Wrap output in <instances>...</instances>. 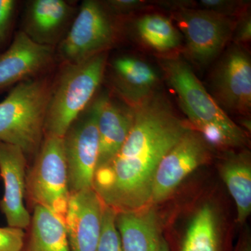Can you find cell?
Segmentation results:
<instances>
[{"mask_svg":"<svg viewBox=\"0 0 251 251\" xmlns=\"http://www.w3.org/2000/svg\"><path fill=\"white\" fill-rule=\"evenodd\" d=\"M0 179H1V178H0Z\"/></svg>","mask_w":251,"mask_h":251,"instance_id":"cell-30","label":"cell"},{"mask_svg":"<svg viewBox=\"0 0 251 251\" xmlns=\"http://www.w3.org/2000/svg\"><path fill=\"white\" fill-rule=\"evenodd\" d=\"M211 89L219 105L242 115H250L251 62L247 51L234 44L213 72Z\"/></svg>","mask_w":251,"mask_h":251,"instance_id":"cell-10","label":"cell"},{"mask_svg":"<svg viewBox=\"0 0 251 251\" xmlns=\"http://www.w3.org/2000/svg\"><path fill=\"white\" fill-rule=\"evenodd\" d=\"M107 66L108 52L77 64H61L51 85L44 126L45 137H64L74 120L97 97Z\"/></svg>","mask_w":251,"mask_h":251,"instance_id":"cell-3","label":"cell"},{"mask_svg":"<svg viewBox=\"0 0 251 251\" xmlns=\"http://www.w3.org/2000/svg\"><path fill=\"white\" fill-rule=\"evenodd\" d=\"M29 163L21 149L0 142V178L4 192L0 211L9 227L29 228L31 216L24 204Z\"/></svg>","mask_w":251,"mask_h":251,"instance_id":"cell-12","label":"cell"},{"mask_svg":"<svg viewBox=\"0 0 251 251\" xmlns=\"http://www.w3.org/2000/svg\"><path fill=\"white\" fill-rule=\"evenodd\" d=\"M116 214L113 209L104 205L101 232L96 251H122L120 234L115 223Z\"/></svg>","mask_w":251,"mask_h":251,"instance_id":"cell-22","label":"cell"},{"mask_svg":"<svg viewBox=\"0 0 251 251\" xmlns=\"http://www.w3.org/2000/svg\"><path fill=\"white\" fill-rule=\"evenodd\" d=\"M122 251H156L162 237L159 218L153 205L117 212Z\"/></svg>","mask_w":251,"mask_h":251,"instance_id":"cell-17","label":"cell"},{"mask_svg":"<svg viewBox=\"0 0 251 251\" xmlns=\"http://www.w3.org/2000/svg\"><path fill=\"white\" fill-rule=\"evenodd\" d=\"M210 145L201 133L191 127L157 167L150 205L166 201L188 175L209 161Z\"/></svg>","mask_w":251,"mask_h":251,"instance_id":"cell-9","label":"cell"},{"mask_svg":"<svg viewBox=\"0 0 251 251\" xmlns=\"http://www.w3.org/2000/svg\"><path fill=\"white\" fill-rule=\"evenodd\" d=\"M186 39V52L198 64L216 58L233 36L237 20L205 9L183 7L172 14Z\"/></svg>","mask_w":251,"mask_h":251,"instance_id":"cell-8","label":"cell"},{"mask_svg":"<svg viewBox=\"0 0 251 251\" xmlns=\"http://www.w3.org/2000/svg\"><path fill=\"white\" fill-rule=\"evenodd\" d=\"M18 3L15 0H0V52L4 50L11 36Z\"/></svg>","mask_w":251,"mask_h":251,"instance_id":"cell-23","label":"cell"},{"mask_svg":"<svg viewBox=\"0 0 251 251\" xmlns=\"http://www.w3.org/2000/svg\"><path fill=\"white\" fill-rule=\"evenodd\" d=\"M104 205L94 188L70 195L64 218L70 251H96Z\"/></svg>","mask_w":251,"mask_h":251,"instance_id":"cell-14","label":"cell"},{"mask_svg":"<svg viewBox=\"0 0 251 251\" xmlns=\"http://www.w3.org/2000/svg\"><path fill=\"white\" fill-rule=\"evenodd\" d=\"M221 228L215 208L210 204L196 211L188 225L180 251H221Z\"/></svg>","mask_w":251,"mask_h":251,"instance_id":"cell-20","label":"cell"},{"mask_svg":"<svg viewBox=\"0 0 251 251\" xmlns=\"http://www.w3.org/2000/svg\"><path fill=\"white\" fill-rule=\"evenodd\" d=\"M117 18L103 1H82L67 34L56 47L57 62L77 64L108 52L120 37Z\"/></svg>","mask_w":251,"mask_h":251,"instance_id":"cell-5","label":"cell"},{"mask_svg":"<svg viewBox=\"0 0 251 251\" xmlns=\"http://www.w3.org/2000/svg\"><path fill=\"white\" fill-rule=\"evenodd\" d=\"M199 4L202 9L211 11L213 12L234 18L239 16L248 9L246 8L247 3L243 1H231V0H201Z\"/></svg>","mask_w":251,"mask_h":251,"instance_id":"cell-24","label":"cell"},{"mask_svg":"<svg viewBox=\"0 0 251 251\" xmlns=\"http://www.w3.org/2000/svg\"><path fill=\"white\" fill-rule=\"evenodd\" d=\"M103 2L109 11L116 17L131 14L147 4L140 0H108Z\"/></svg>","mask_w":251,"mask_h":251,"instance_id":"cell-26","label":"cell"},{"mask_svg":"<svg viewBox=\"0 0 251 251\" xmlns=\"http://www.w3.org/2000/svg\"><path fill=\"white\" fill-rule=\"evenodd\" d=\"M220 174L237 206V221L239 224H244L251 212V163L249 153H229L220 165Z\"/></svg>","mask_w":251,"mask_h":251,"instance_id":"cell-18","label":"cell"},{"mask_svg":"<svg viewBox=\"0 0 251 251\" xmlns=\"http://www.w3.org/2000/svg\"><path fill=\"white\" fill-rule=\"evenodd\" d=\"M52 79L50 74L21 82L0 102V142L18 147L28 163L44 140V126Z\"/></svg>","mask_w":251,"mask_h":251,"instance_id":"cell-4","label":"cell"},{"mask_svg":"<svg viewBox=\"0 0 251 251\" xmlns=\"http://www.w3.org/2000/svg\"><path fill=\"white\" fill-rule=\"evenodd\" d=\"M26 234L16 227H0V251H23Z\"/></svg>","mask_w":251,"mask_h":251,"instance_id":"cell-25","label":"cell"},{"mask_svg":"<svg viewBox=\"0 0 251 251\" xmlns=\"http://www.w3.org/2000/svg\"><path fill=\"white\" fill-rule=\"evenodd\" d=\"M235 251H251V236L248 231L239 239Z\"/></svg>","mask_w":251,"mask_h":251,"instance_id":"cell-28","label":"cell"},{"mask_svg":"<svg viewBox=\"0 0 251 251\" xmlns=\"http://www.w3.org/2000/svg\"><path fill=\"white\" fill-rule=\"evenodd\" d=\"M234 42L236 45L248 43L251 39V18L248 10L237 19L234 31Z\"/></svg>","mask_w":251,"mask_h":251,"instance_id":"cell-27","label":"cell"},{"mask_svg":"<svg viewBox=\"0 0 251 251\" xmlns=\"http://www.w3.org/2000/svg\"><path fill=\"white\" fill-rule=\"evenodd\" d=\"M100 94L74 120L63 137L70 195L93 188L99 158Z\"/></svg>","mask_w":251,"mask_h":251,"instance_id":"cell-7","label":"cell"},{"mask_svg":"<svg viewBox=\"0 0 251 251\" xmlns=\"http://www.w3.org/2000/svg\"><path fill=\"white\" fill-rule=\"evenodd\" d=\"M133 108V125L121 150L94 175V189L116 212L150 205L157 167L191 128L158 92Z\"/></svg>","mask_w":251,"mask_h":251,"instance_id":"cell-1","label":"cell"},{"mask_svg":"<svg viewBox=\"0 0 251 251\" xmlns=\"http://www.w3.org/2000/svg\"><path fill=\"white\" fill-rule=\"evenodd\" d=\"M160 64L193 128L211 145L234 148L248 143L245 131L229 118L184 59L165 56L160 58Z\"/></svg>","mask_w":251,"mask_h":251,"instance_id":"cell-2","label":"cell"},{"mask_svg":"<svg viewBox=\"0 0 251 251\" xmlns=\"http://www.w3.org/2000/svg\"><path fill=\"white\" fill-rule=\"evenodd\" d=\"M135 27L140 40L156 52H172L181 45L177 29L170 19L161 15H145L137 20Z\"/></svg>","mask_w":251,"mask_h":251,"instance_id":"cell-21","label":"cell"},{"mask_svg":"<svg viewBox=\"0 0 251 251\" xmlns=\"http://www.w3.org/2000/svg\"><path fill=\"white\" fill-rule=\"evenodd\" d=\"M156 251H171L168 242L163 237H161Z\"/></svg>","mask_w":251,"mask_h":251,"instance_id":"cell-29","label":"cell"},{"mask_svg":"<svg viewBox=\"0 0 251 251\" xmlns=\"http://www.w3.org/2000/svg\"><path fill=\"white\" fill-rule=\"evenodd\" d=\"M25 198L33 207L44 206L64 220L70 193L63 138H44L28 168Z\"/></svg>","mask_w":251,"mask_h":251,"instance_id":"cell-6","label":"cell"},{"mask_svg":"<svg viewBox=\"0 0 251 251\" xmlns=\"http://www.w3.org/2000/svg\"><path fill=\"white\" fill-rule=\"evenodd\" d=\"M133 120V107L117 101L108 93L100 94L97 169L108 164L116 156L129 134Z\"/></svg>","mask_w":251,"mask_h":251,"instance_id":"cell-15","label":"cell"},{"mask_svg":"<svg viewBox=\"0 0 251 251\" xmlns=\"http://www.w3.org/2000/svg\"><path fill=\"white\" fill-rule=\"evenodd\" d=\"M114 90L131 107L154 93L159 82L158 74L150 64L130 55L115 57L110 64Z\"/></svg>","mask_w":251,"mask_h":251,"instance_id":"cell-16","label":"cell"},{"mask_svg":"<svg viewBox=\"0 0 251 251\" xmlns=\"http://www.w3.org/2000/svg\"><path fill=\"white\" fill-rule=\"evenodd\" d=\"M77 9L65 0L28 1L21 31L36 44L56 49L69 31Z\"/></svg>","mask_w":251,"mask_h":251,"instance_id":"cell-13","label":"cell"},{"mask_svg":"<svg viewBox=\"0 0 251 251\" xmlns=\"http://www.w3.org/2000/svg\"><path fill=\"white\" fill-rule=\"evenodd\" d=\"M57 62L55 49L36 44L22 31L0 54V92L49 74Z\"/></svg>","mask_w":251,"mask_h":251,"instance_id":"cell-11","label":"cell"},{"mask_svg":"<svg viewBox=\"0 0 251 251\" xmlns=\"http://www.w3.org/2000/svg\"><path fill=\"white\" fill-rule=\"evenodd\" d=\"M33 209L27 251H70L64 220L44 206Z\"/></svg>","mask_w":251,"mask_h":251,"instance_id":"cell-19","label":"cell"}]
</instances>
